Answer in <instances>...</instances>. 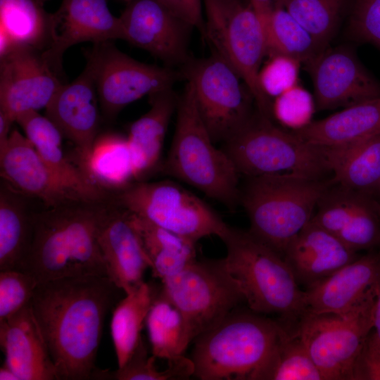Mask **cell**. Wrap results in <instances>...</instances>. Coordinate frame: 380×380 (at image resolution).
Listing matches in <instances>:
<instances>
[{
  "label": "cell",
  "mask_w": 380,
  "mask_h": 380,
  "mask_svg": "<svg viewBox=\"0 0 380 380\" xmlns=\"http://www.w3.org/2000/svg\"><path fill=\"white\" fill-rule=\"evenodd\" d=\"M109 201H80L32 213V235L19 268L37 284L107 276L98 236Z\"/></svg>",
  "instance_id": "2"
},
{
  "label": "cell",
  "mask_w": 380,
  "mask_h": 380,
  "mask_svg": "<svg viewBox=\"0 0 380 380\" xmlns=\"http://www.w3.org/2000/svg\"><path fill=\"white\" fill-rule=\"evenodd\" d=\"M178 18L187 22L200 32L205 41V19L201 0H158Z\"/></svg>",
  "instance_id": "43"
},
{
  "label": "cell",
  "mask_w": 380,
  "mask_h": 380,
  "mask_svg": "<svg viewBox=\"0 0 380 380\" xmlns=\"http://www.w3.org/2000/svg\"><path fill=\"white\" fill-rule=\"evenodd\" d=\"M228 271L236 280L250 310L277 314L293 326L305 311L304 291L284 258L251 234L229 226L221 239Z\"/></svg>",
  "instance_id": "6"
},
{
  "label": "cell",
  "mask_w": 380,
  "mask_h": 380,
  "mask_svg": "<svg viewBox=\"0 0 380 380\" xmlns=\"http://www.w3.org/2000/svg\"><path fill=\"white\" fill-rule=\"evenodd\" d=\"M359 256L312 220L289 242L283 258L297 284L307 289Z\"/></svg>",
  "instance_id": "23"
},
{
  "label": "cell",
  "mask_w": 380,
  "mask_h": 380,
  "mask_svg": "<svg viewBox=\"0 0 380 380\" xmlns=\"http://www.w3.org/2000/svg\"><path fill=\"white\" fill-rule=\"evenodd\" d=\"M311 220L355 252L380 246L378 201L339 184L324 191Z\"/></svg>",
  "instance_id": "18"
},
{
  "label": "cell",
  "mask_w": 380,
  "mask_h": 380,
  "mask_svg": "<svg viewBox=\"0 0 380 380\" xmlns=\"http://www.w3.org/2000/svg\"><path fill=\"white\" fill-rule=\"evenodd\" d=\"M125 39L120 17L110 11L106 0H62L51 14L49 43L42 51L49 65L61 76L63 58L72 46Z\"/></svg>",
  "instance_id": "16"
},
{
  "label": "cell",
  "mask_w": 380,
  "mask_h": 380,
  "mask_svg": "<svg viewBox=\"0 0 380 380\" xmlns=\"http://www.w3.org/2000/svg\"><path fill=\"white\" fill-rule=\"evenodd\" d=\"M94 77L102 114L113 119L126 106L186 79L181 70L139 62L111 41L94 44L84 53Z\"/></svg>",
  "instance_id": "13"
},
{
  "label": "cell",
  "mask_w": 380,
  "mask_h": 380,
  "mask_svg": "<svg viewBox=\"0 0 380 380\" xmlns=\"http://www.w3.org/2000/svg\"><path fill=\"white\" fill-rule=\"evenodd\" d=\"M205 41L247 85L257 110L272 120V103L261 90L258 73L267 55L264 29L250 0H203Z\"/></svg>",
  "instance_id": "8"
},
{
  "label": "cell",
  "mask_w": 380,
  "mask_h": 380,
  "mask_svg": "<svg viewBox=\"0 0 380 380\" xmlns=\"http://www.w3.org/2000/svg\"><path fill=\"white\" fill-rule=\"evenodd\" d=\"M15 122L32 144L46 165L68 186L89 201L104 202L110 194L96 185L80 167L65 156L62 148L63 136L55 124L37 110L19 115Z\"/></svg>",
  "instance_id": "25"
},
{
  "label": "cell",
  "mask_w": 380,
  "mask_h": 380,
  "mask_svg": "<svg viewBox=\"0 0 380 380\" xmlns=\"http://www.w3.org/2000/svg\"><path fill=\"white\" fill-rule=\"evenodd\" d=\"M376 296L349 312H304L288 329L304 343L324 380H354L357 360L373 328Z\"/></svg>",
  "instance_id": "10"
},
{
  "label": "cell",
  "mask_w": 380,
  "mask_h": 380,
  "mask_svg": "<svg viewBox=\"0 0 380 380\" xmlns=\"http://www.w3.org/2000/svg\"><path fill=\"white\" fill-rule=\"evenodd\" d=\"M82 170L110 194L136 182L127 137L110 133L98 136Z\"/></svg>",
  "instance_id": "31"
},
{
  "label": "cell",
  "mask_w": 380,
  "mask_h": 380,
  "mask_svg": "<svg viewBox=\"0 0 380 380\" xmlns=\"http://www.w3.org/2000/svg\"><path fill=\"white\" fill-rule=\"evenodd\" d=\"M315 110L312 96L299 84L275 97L272 103L273 118L293 130L309 124Z\"/></svg>",
  "instance_id": "39"
},
{
  "label": "cell",
  "mask_w": 380,
  "mask_h": 380,
  "mask_svg": "<svg viewBox=\"0 0 380 380\" xmlns=\"http://www.w3.org/2000/svg\"><path fill=\"white\" fill-rule=\"evenodd\" d=\"M40 4H42V6H44V3L47 1V0H37Z\"/></svg>",
  "instance_id": "49"
},
{
  "label": "cell",
  "mask_w": 380,
  "mask_h": 380,
  "mask_svg": "<svg viewBox=\"0 0 380 380\" xmlns=\"http://www.w3.org/2000/svg\"><path fill=\"white\" fill-rule=\"evenodd\" d=\"M27 196L1 179L0 271L19 270L32 235Z\"/></svg>",
  "instance_id": "29"
},
{
  "label": "cell",
  "mask_w": 380,
  "mask_h": 380,
  "mask_svg": "<svg viewBox=\"0 0 380 380\" xmlns=\"http://www.w3.org/2000/svg\"><path fill=\"white\" fill-rule=\"evenodd\" d=\"M222 148L239 175H286L324 179L330 172L321 147L276 126L255 109L249 121Z\"/></svg>",
  "instance_id": "7"
},
{
  "label": "cell",
  "mask_w": 380,
  "mask_h": 380,
  "mask_svg": "<svg viewBox=\"0 0 380 380\" xmlns=\"http://www.w3.org/2000/svg\"><path fill=\"white\" fill-rule=\"evenodd\" d=\"M240 187L249 232L283 258L289 242L311 221L317 203L334 182L286 175L247 177Z\"/></svg>",
  "instance_id": "5"
},
{
  "label": "cell",
  "mask_w": 380,
  "mask_h": 380,
  "mask_svg": "<svg viewBox=\"0 0 380 380\" xmlns=\"http://www.w3.org/2000/svg\"><path fill=\"white\" fill-rule=\"evenodd\" d=\"M302 140L318 147H336L380 134V97L343 108L324 119L293 130Z\"/></svg>",
  "instance_id": "26"
},
{
  "label": "cell",
  "mask_w": 380,
  "mask_h": 380,
  "mask_svg": "<svg viewBox=\"0 0 380 380\" xmlns=\"http://www.w3.org/2000/svg\"><path fill=\"white\" fill-rule=\"evenodd\" d=\"M152 355L167 363L184 356L192 341L179 310L158 288L146 319Z\"/></svg>",
  "instance_id": "33"
},
{
  "label": "cell",
  "mask_w": 380,
  "mask_h": 380,
  "mask_svg": "<svg viewBox=\"0 0 380 380\" xmlns=\"http://www.w3.org/2000/svg\"><path fill=\"white\" fill-rule=\"evenodd\" d=\"M179 70L191 81L199 114L215 143H224L251 118L253 94L237 72L213 53L191 58Z\"/></svg>",
  "instance_id": "12"
},
{
  "label": "cell",
  "mask_w": 380,
  "mask_h": 380,
  "mask_svg": "<svg viewBox=\"0 0 380 380\" xmlns=\"http://www.w3.org/2000/svg\"><path fill=\"white\" fill-rule=\"evenodd\" d=\"M347 32L351 39L380 50V0H353Z\"/></svg>",
  "instance_id": "42"
},
{
  "label": "cell",
  "mask_w": 380,
  "mask_h": 380,
  "mask_svg": "<svg viewBox=\"0 0 380 380\" xmlns=\"http://www.w3.org/2000/svg\"><path fill=\"white\" fill-rule=\"evenodd\" d=\"M267 55H284L299 61L305 67L323 50L312 36L284 8L275 6L265 30Z\"/></svg>",
  "instance_id": "36"
},
{
  "label": "cell",
  "mask_w": 380,
  "mask_h": 380,
  "mask_svg": "<svg viewBox=\"0 0 380 380\" xmlns=\"http://www.w3.org/2000/svg\"><path fill=\"white\" fill-rule=\"evenodd\" d=\"M15 121L0 111V148L8 141L11 132V126Z\"/></svg>",
  "instance_id": "47"
},
{
  "label": "cell",
  "mask_w": 380,
  "mask_h": 380,
  "mask_svg": "<svg viewBox=\"0 0 380 380\" xmlns=\"http://www.w3.org/2000/svg\"><path fill=\"white\" fill-rule=\"evenodd\" d=\"M372 329L374 331L369 334L367 342L371 347L380 351V284L374 304Z\"/></svg>",
  "instance_id": "46"
},
{
  "label": "cell",
  "mask_w": 380,
  "mask_h": 380,
  "mask_svg": "<svg viewBox=\"0 0 380 380\" xmlns=\"http://www.w3.org/2000/svg\"><path fill=\"white\" fill-rule=\"evenodd\" d=\"M129 213L151 261L153 277L162 281L179 273L196 260V243Z\"/></svg>",
  "instance_id": "30"
},
{
  "label": "cell",
  "mask_w": 380,
  "mask_h": 380,
  "mask_svg": "<svg viewBox=\"0 0 380 380\" xmlns=\"http://www.w3.org/2000/svg\"><path fill=\"white\" fill-rule=\"evenodd\" d=\"M158 288L143 282L137 289L126 294L113 309L110 331L118 368L129 359L140 341L141 331Z\"/></svg>",
  "instance_id": "32"
},
{
  "label": "cell",
  "mask_w": 380,
  "mask_h": 380,
  "mask_svg": "<svg viewBox=\"0 0 380 380\" xmlns=\"http://www.w3.org/2000/svg\"><path fill=\"white\" fill-rule=\"evenodd\" d=\"M120 19L124 40L147 51L165 66L180 69L191 58L189 44L194 27L158 0H133Z\"/></svg>",
  "instance_id": "14"
},
{
  "label": "cell",
  "mask_w": 380,
  "mask_h": 380,
  "mask_svg": "<svg viewBox=\"0 0 380 380\" xmlns=\"http://www.w3.org/2000/svg\"><path fill=\"white\" fill-rule=\"evenodd\" d=\"M0 343L5 363L19 380H58L31 303L0 321Z\"/></svg>",
  "instance_id": "24"
},
{
  "label": "cell",
  "mask_w": 380,
  "mask_h": 380,
  "mask_svg": "<svg viewBox=\"0 0 380 380\" xmlns=\"http://www.w3.org/2000/svg\"><path fill=\"white\" fill-rule=\"evenodd\" d=\"M378 205H379V214H380V194H379V200H378Z\"/></svg>",
  "instance_id": "50"
},
{
  "label": "cell",
  "mask_w": 380,
  "mask_h": 380,
  "mask_svg": "<svg viewBox=\"0 0 380 380\" xmlns=\"http://www.w3.org/2000/svg\"><path fill=\"white\" fill-rule=\"evenodd\" d=\"M0 175L13 189L41 201L46 208L89 201L56 175L17 129H12L8 141L0 148Z\"/></svg>",
  "instance_id": "19"
},
{
  "label": "cell",
  "mask_w": 380,
  "mask_h": 380,
  "mask_svg": "<svg viewBox=\"0 0 380 380\" xmlns=\"http://www.w3.org/2000/svg\"><path fill=\"white\" fill-rule=\"evenodd\" d=\"M175 130L160 171L201 191L229 210L239 205V173L226 152L213 141L186 80L179 95Z\"/></svg>",
  "instance_id": "3"
},
{
  "label": "cell",
  "mask_w": 380,
  "mask_h": 380,
  "mask_svg": "<svg viewBox=\"0 0 380 380\" xmlns=\"http://www.w3.org/2000/svg\"><path fill=\"white\" fill-rule=\"evenodd\" d=\"M321 148L334 183L379 200L380 134L344 146Z\"/></svg>",
  "instance_id": "28"
},
{
  "label": "cell",
  "mask_w": 380,
  "mask_h": 380,
  "mask_svg": "<svg viewBox=\"0 0 380 380\" xmlns=\"http://www.w3.org/2000/svg\"><path fill=\"white\" fill-rule=\"evenodd\" d=\"M51 14L37 0H0V34L13 48L43 51L49 43Z\"/></svg>",
  "instance_id": "34"
},
{
  "label": "cell",
  "mask_w": 380,
  "mask_h": 380,
  "mask_svg": "<svg viewBox=\"0 0 380 380\" xmlns=\"http://www.w3.org/2000/svg\"><path fill=\"white\" fill-rule=\"evenodd\" d=\"M250 1L265 32L275 8L276 0H250Z\"/></svg>",
  "instance_id": "45"
},
{
  "label": "cell",
  "mask_w": 380,
  "mask_h": 380,
  "mask_svg": "<svg viewBox=\"0 0 380 380\" xmlns=\"http://www.w3.org/2000/svg\"><path fill=\"white\" fill-rule=\"evenodd\" d=\"M161 282L160 291L182 314L192 341L245 300L224 258L196 260Z\"/></svg>",
  "instance_id": "11"
},
{
  "label": "cell",
  "mask_w": 380,
  "mask_h": 380,
  "mask_svg": "<svg viewBox=\"0 0 380 380\" xmlns=\"http://www.w3.org/2000/svg\"><path fill=\"white\" fill-rule=\"evenodd\" d=\"M1 380H19L15 373L4 362L0 369Z\"/></svg>",
  "instance_id": "48"
},
{
  "label": "cell",
  "mask_w": 380,
  "mask_h": 380,
  "mask_svg": "<svg viewBox=\"0 0 380 380\" xmlns=\"http://www.w3.org/2000/svg\"><path fill=\"white\" fill-rule=\"evenodd\" d=\"M120 1H125V2H127V3H129L133 0H120Z\"/></svg>",
  "instance_id": "51"
},
{
  "label": "cell",
  "mask_w": 380,
  "mask_h": 380,
  "mask_svg": "<svg viewBox=\"0 0 380 380\" xmlns=\"http://www.w3.org/2000/svg\"><path fill=\"white\" fill-rule=\"evenodd\" d=\"M300 65L299 61L289 56H270L258 73V82L262 92L269 98L277 97L298 84Z\"/></svg>",
  "instance_id": "41"
},
{
  "label": "cell",
  "mask_w": 380,
  "mask_h": 380,
  "mask_svg": "<svg viewBox=\"0 0 380 380\" xmlns=\"http://www.w3.org/2000/svg\"><path fill=\"white\" fill-rule=\"evenodd\" d=\"M148 97L150 109L131 125L127 136L137 181L159 167L165 137L179 100L173 88Z\"/></svg>",
  "instance_id": "27"
},
{
  "label": "cell",
  "mask_w": 380,
  "mask_h": 380,
  "mask_svg": "<svg viewBox=\"0 0 380 380\" xmlns=\"http://www.w3.org/2000/svg\"><path fill=\"white\" fill-rule=\"evenodd\" d=\"M110 201L195 243L212 235L222 239L229 227L207 203L170 180L134 182L112 193Z\"/></svg>",
  "instance_id": "9"
},
{
  "label": "cell",
  "mask_w": 380,
  "mask_h": 380,
  "mask_svg": "<svg viewBox=\"0 0 380 380\" xmlns=\"http://www.w3.org/2000/svg\"><path fill=\"white\" fill-rule=\"evenodd\" d=\"M305 68L312 77L316 110L344 108L380 97V82L348 46L328 47Z\"/></svg>",
  "instance_id": "17"
},
{
  "label": "cell",
  "mask_w": 380,
  "mask_h": 380,
  "mask_svg": "<svg viewBox=\"0 0 380 380\" xmlns=\"http://www.w3.org/2000/svg\"><path fill=\"white\" fill-rule=\"evenodd\" d=\"M156 357L148 356L146 346L142 338L127 361L115 371L109 372L96 368L91 379L114 380H179L186 379L194 374L191 359L182 357L168 362L167 368L160 371L155 364Z\"/></svg>",
  "instance_id": "38"
},
{
  "label": "cell",
  "mask_w": 380,
  "mask_h": 380,
  "mask_svg": "<svg viewBox=\"0 0 380 380\" xmlns=\"http://www.w3.org/2000/svg\"><path fill=\"white\" fill-rule=\"evenodd\" d=\"M98 241L107 277L125 295L144 282V274L151 268V261L131 222L129 213L110 200Z\"/></svg>",
  "instance_id": "21"
},
{
  "label": "cell",
  "mask_w": 380,
  "mask_h": 380,
  "mask_svg": "<svg viewBox=\"0 0 380 380\" xmlns=\"http://www.w3.org/2000/svg\"><path fill=\"white\" fill-rule=\"evenodd\" d=\"M354 380H380V351L367 340L355 365Z\"/></svg>",
  "instance_id": "44"
},
{
  "label": "cell",
  "mask_w": 380,
  "mask_h": 380,
  "mask_svg": "<svg viewBox=\"0 0 380 380\" xmlns=\"http://www.w3.org/2000/svg\"><path fill=\"white\" fill-rule=\"evenodd\" d=\"M285 327L251 311L234 310L197 336L193 376L201 380H259Z\"/></svg>",
  "instance_id": "4"
},
{
  "label": "cell",
  "mask_w": 380,
  "mask_h": 380,
  "mask_svg": "<svg viewBox=\"0 0 380 380\" xmlns=\"http://www.w3.org/2000/svg\"><path fill=\"white\" fill-rule=\"evenodd\" d=\"M259 380L324 379L302 341L285 327Z\"/></svg>",
  "instance_id": "37"
},
{
  "label": "cell",
  "mask_w": 380,
  "mask_h": 380,
  "mask_svg": "<svg viewBox=\"0 0 380 380\" xmlns=\"http://www.w3.org/2000/svg\"><path fill=\"white\" fill-rule=\"evenodd\" d=\"M42 51L17 46L0 58V111L15 122L25 112L45 108L63 84Z\"/></svg>",
  "instance_id": "15"
},
{
  "label": "cell",
  "mask_w": 380,
  "mask_h": 380,
  "mask_svg": "<svg viewBox=\"0 0 380 380\" xmlns=\"http://www.w3.org/2000/svg\"><path fill=\"white\" fill-rule=\"evenodd\" d=\"M37 285L35 279L22 270L0 271V321L29 305Z\"/></svg>",
  "instance_id": "40"
},
{
  "label": "cell",
  "mask_w": 380,
  "mask_h": 380,
  "mask_svg": "<svg viewBox=\"0 0 380 380\" xmlns=\"http://www.w3.org/2000/svg\"><path fill=\"white\" fill-rule=\"evenodd\" d=\"M121 293L101 275L37 284L31 305L58 380L91 379L105 318Z\"/></svg>",
  "instance_id": "1"
},
{
  "label": "cell",
  "mask_w": 380,
  "mask_h": 380,
  "mask_svg": "<svg viewBox=\"0 0 380 380\" xmlns=\"http://www.w3.org/2000/svg\"><path fill=\"white\" fill-rule=\"evenodd\" d=\"M380 252L371 251L304 290L305 311L342 315L367 298L377 296Z\"/></svg>",
  "instance_id": "22"
},
{
  "label": "cell",
  "mask_w": 380,
  "mask_h": 380,
  "mask_svg": "<svg viewBox=\"0 0 380 380\" xmlns=\"http://www.w3.org/2000/svg\"><path fill=\"white\" fill-rule=\"evenodd\" d=\"M99 109L94 77L87 65L75 80L63 84L45 108V115L75 146L82 170L99 136Z\"/></svg>",
  "instance_id": "20"
},
{
  "label": "cell",
  "mask_w": 380,
  "mask_h": 380,
  "mask_svg": "<svg viewBox=\"0 0 380 380\" xmlns=\"http://www.w3.org/2000/svg\"><path fill=\"white\" fill-rule=\"evenodd\" d=\"M353 0H276L325 50L348 15Z\"/></svg>",
  "instance_id": "35"
}]
</instances>
